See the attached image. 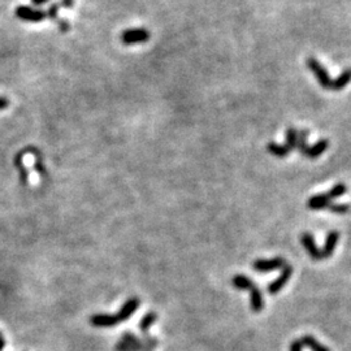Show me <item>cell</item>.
<instances>
[{"label": "cell", "mask_w": 351, "mask_h": 351, "mask_svg": "<svg viewBox=\"0 0 351 351\" xmlns=\"http://www.w3.org/2000/svg\"><path fill=\"white\" fill-rule=\"evenodd\" d=\"M346 191H347V186H346L345 184H337V185H334L333 188L330 189L329 193H328V197H329L330 199L339 198L341 195L346 194Z\"/></svg>", "instance_id": "obj_21"}, {"label": "cell", "mask_w": 351, "mask_h": 351, "mask_svg": "<svg viewBox=\"0 0 351 351\" xmlns=\"http://www.w3.org/2000/svg\"><path fill=\"white\" fill-rule=\"evenodd\" d=\"M232 284L236 289L238 290H251L252 288L255 286V282L251 281V280L246 277L243 275H236L232 280Z\"/></svg>", "instance_id": "obj_15"}, {"label": "cell", "mask_w": 351, "mask_h": 351, "mask_svg": "<svg viewBox=\"0 0 351 351\" xmlns=\"http://www.w3.org/2000/svg\"><path fill=\"white\" fill-rule=\"evenodd\" d=\"M72 3H73V0H63V2H61V6L72 7Z\"/></svg>", "instance_id": "obj_26"}, {"label": "cell", "mask_w": 351, "mask_h": 351, "mask_svg": "<svg viewBox=\"0 0 351 351\" xmlns=\"http://www.w3.org/2000/svg\"><path fill=\"white\" fill-rule=\"evenodd\" d=\"M267 150H268L270 154L275 155L277 158H285V156H288V155L290 154V150H289L286 146L279 145V143L275 142L268 143V145H267Z\"/></svg>", "instance_id": "obj_16"}, {"label": "cell", "mask_w": 351, "mask_h": 351, "mask_svg": "<svg viewBox=\"0 0 351 351\" xmlns=\"http://www.w3.org/2000/svg\"><path fill=\"white\" fill-rule=\"evenodd\" d=\"M350 82H351V69H346L343 70V72L341 73V74H339L334 81H332V86H330V89H332V90L339 91V90H342V89H345Z\"/></svg>", "instance_id": "obj_13"}, {"label": "cell", "mask_w": 351, "mask_h": 351, "mask_svg": "<svg viewBox=\"0 0 351 351\" xmlns=\"http://www.w3.org/2000/svg\"><path fill=\"white\" fill-rule=\"evenodd\" d=\"M68 22H65V21H60V29L63 31H65V30H68Z\"/></svg>", "instance_id": "obj_28"}, {"label": "cell", "mask_w": 351, "mask_h": 351, "mask_svg": "<svg viewBox=\"0 0 351 351\" xmlns=\"http://www.w3.org/2000/svg\"><path fill=\"white\" fill-rule=\"evenodd\" d=\"M251 294H250V303H251V310L254 312H260L264 309V298L261 291L259 290L256 285L251 289Z\"/></svg>", "instance_id": "obj_12"}, {"label": "cell", "mask_w": 351, "mask_h": 351, "mask_svg": "<svg viewBox=\"0 0 351 351\" xmlns=\"http://www.w3.org/2000/svg\"><path fill=\"white\" fill-rule=\"evenodd\" d=\"M300 241H302L303 247L306 248L307 252H309L310 257L314 259V260H320L321 252L318 248V246H316L315 241H314V237H312L310 233H304L302 234V237H300Z\"/></svg>", "instance_id": "obj_9"}, {"label": "cell", "mask_w": 351, "mask_h": 351, "mask_svg": "<svg viewBox=\"0 0 351 351\" xmlns=\"http://www.w3.org/2000/svg\"><path fill=\"white\" fill-rule=\"evenodd\" d=\"M286 266V261L282 257H275V259H259L252 264L254 270L257 272H270V271L279 270V268H284Z\"/></svg>", "instance_id": "obj_5"}, {"label": "cell", "mask_w": 351, "mask_h": 351, "mask_svg": "<svg viewBox=\"0 0 351 351\" xmlns=\"http://www.w3.org/2000/svg\"><path fill=\"white\" fill-rule=\"evenodd\" d=\"M15 167L17 168L18 172H20V179H21V184L26 185L27 184V170L25 168L24 163H22L21 154H18L15 159Z\"/></svg>", "instance_id": "obj_20"}, {"label": "cell", "mask_w": 351, "mask_h": 351, "mask_svg": "<svg viewBox=\"0 0 351 351\" xmlns=\"http://www.w3.org/2000/svg\"><path fill=\"white\" fill-rule=\"evenodd\" d=\"M156 319H158V315H156L155 312H147L140 323L141 332H142V333H147L150 328H151V325L156 321Z\"/></svg>", "instance_id": "obj_18"}, {"label": "cell", "mask_w": 351, "mask_h": 351, "mask_svg": "<svg viewBox=\"0 0 351 351\" xmlns=\"http://www.w3.org/2000/svg\"><path fill=\"white\" fill-rule=\"evenodd\" d=\"M300 342H302L303 347L310 348L311 351H330L329 348L327 347V346L321 345L318 339L314 338V337L310 336V334H307V336H303L302 338H300Z\"/></svg>", "instance_id": "obj_14"}, {"label": "cell", "mask_w": 351, "mask_h": 351, "mask_svg": "<svg viewBox=\"0 0 351 351\" xmlns=\"http://www.w3.org/2000/svg\"><path fill=\"white\" fill-rule=\"evenodd\" d=\"M4 346H6V341H4L3 336L0 334V351L4 350Z\"/></svg>", "instance_id": "obj_27"}, {"label": "cell", "mask_w": 351, "mask_h": 351, "mask_svg": "<svg viewBox=\"0 0 351 351\" xmlns=\"http://www.w3.org/2000/svg\"><path fill=\"white\" fill-rule=\"evenodd\" d=\"M150 39V33L145 29H130L125 30L121 35V40L124 45H137V43H145Z\"/></svg>", "instance_id": "obj_4"}, {"label": "cell", "mask_w": 351, "mask_h": 351, "mask_svg": "<svg viewBox=\"0 0 351 351\" xmlns=\"http://www.w3.org/2000/svg\"><path fill=\"white\" fill-rule=\"evenodd\" d=\"M90 323L95 328H112L117 325L118 321L116 315H106V314H95L90 318Z\"/></svg>", "instance_id": "obj_6"}, {"label": "cell", "mask_w": 351, "mask_h": 351, "mask_svg": "<svg viewBox=\"0 0 351 351\" xmlns=\"http://www.w3.org/2000/svg\"><path fill=\"white\" fill-rule=\"evenodd\" d=\"M328 208L330 209V212H333V213L345 215V213L348 212V209H350V206L348 204H330Z\"/></svg>", "instance_id": "obj_22"}, {"label": "cell", "mask_w": 351, "mask_h": 351, "mask_svg": "<svg viewBox=\"0 0 351 351\" xmlns=\"http://www.w3.org/2000/svg\"><path fill=\"white\" fill-rule=\"evenodd\" d=\"M31 2H33L34 4H38V6H39V4L46 3V2H47V0H31Z\"/></svg>", "instance_id": "obj_29"}, {"label": "cell", "mask_w": 351, "mask_h": 351, "mask_svg": "<svg viewBox=\"0 0 351 351\" xmlns=\"http://www.w3.org/2000/svg\"><path fill=\"white\" fill-rule=\"evenodd\" d=\"M140 307V299H137V298H131V299L126 300L125 302L124 306L121 307V310L116 314V316H117L118 321L120 323H122V321L125 320H129V319L131 318V315H133L134 312H136V310Z\"/></svg>", "instance_id": "obj_8"}, {"label": "cell", "mask_w": 351, "mask_h": 351, "mask_svg": "<svg viewBox=\"0 0 351 351\" xmlns=\"http://www.w3.org/2000/svg\"><path fill=\"white\" fill-rule=\"evenodd\" d=\"M307 137H309V130L298 131V146L297 150L304 156L307 149H309V143H307Z\"/></svg>", "instance_id": "obj_19"}, {"label": "cell", "mask_w": 351, "mask_h": 351, "mask_svg": "<svg viewBox=\"0 0 351 351\" xmlns=\"http://www.w3.org/2000/svg\"><path fill=\"white\" fill-rule=\"evenodd\" d=\"M303 345L302 342H300V339H295V341H293L290 345V351H302Z\"/></svg>", "instance_id": "obj_24"}, {"label": "cell", "mask_w": 351, "mask_h": 351, "mask_svg": "<svg viewBox=\"0 0 351 351\" xmlns=\"http://www.w3.org/2000/svg\"><path fill=\"white\" fill-rule=\"evenodd\" d=\"M291 273H293V267H291L290 264H286V266L282 268L281 275H280L275 281L268 284V288H267L268 293H270L271 295H275V294L279 293V291L284 288L285 285H286V282L290 280Z\"/></svg>", "instance_id": "obj_3"}, {"label": "cell", "mask_w": 351, "mask_h": 351, "mask_svg": "<svg viewBox=\"0 0 351 351\" xmlns=\"http://www.w3.org/2000/svg\"><path fill=\"white\" fill-rule=\"evenodd\" d=\"M338 239H339V233L337 230H332L329 232L327 236V239H325L324 247L321 250V259H327V257L332 256L336 250L337 245H338Z\"/></svg>", "instance_id": "obj_7"}, {"label": "cell", "mask_w": 351, "mask_h": 351, "mask_svg": "<svg viewBox=\"0 0 351 351\" xmlns=\"http://www.w3.org/2000/svg\"><path fill=\"white\" fill-rule=\"evenodd\" d=\"M8 104H9V100L7 99V98L0 97V111H3V109H6L7 107H8Z\"/></svg>", "instance_id": "obj_25"}, {"label": "cell", "mask_w": 351, "mask_h": 351, "mask_svg": "<svg viewBox=\"0 0 351 351\" xmlns=\"http://www.w3.org/2000/svg\"><path fill=\"white\" fill-rule=\"evenodd\" d=\"M328 146H329V142H328V140L323 138V140L318 141V142H316L314 146H309V149H307L304 156H307L309 159L319 158V156H320L323 152L327 151Z\"/></svg>", "instance_id": "obj_11"}, {"label": "cell", "mask_w": 351, "mask_h": 351, "mask_svg": "<svg viewBox=\"0 0 351 351\" xmlns=\"http://www.w3.org/2000/svg\"><path fill=\"white\" fill-rule=\"evenodd\" d=\"M307 67H309V69L314 73V76L316 77L319 85H320L321 87L327 89V90L330 89V86H332V79H330L329 77V73L327 72V69H325L315 58L307 59Z\"/></svg>", "instance_id": "obj_1"}, {"label": "cell", "mask_w": 351, "mask_h": 351, "mask_svg": "<svg viewBox=\"0 0 351 351\" xmlns=\"http://www.w3.org/2000/svg\"><path fill=\"white\" fill-rule=\"evenodd\" d=\"M16 16H17L20 20L30 22H40L47 17L46 12L39 11V9H34L29 6L17 7V8H16Z\"/></svg>", "instance_id": "obj_2"}, {"label": "cell", "mask_w": 351, "mask_h": 351, "mask_svg": "<svg viewBox=\"0 0 351 351\" xmlns=\"http://www.w3.org/2000/svg\"><path fill=\"white\" fill-rule=\"evenodd\" d=\"M330 198L328 197V194H319V195H314L307 202V207L314 211H319V209L328 208L330 206Z\"/></svg>", "instance_id": "obj_10"}, {"label": "cell", "mask_w": 351, "mask_h": 351, "mask_svg": "<svg viewBox=\"0 0 351 351\" xmlns=\"http://www.w3.org/2000/svg\"><path fill=\"white\" fill-rule=\"evenodd\" d=\"M59 4H52L51 7L49 8V11L46 12V15H47V17L51 18V20H55V18L58 17V9H59Z\"/></svg>", "instance_id": "obj_23"}, {"label": "cell", "mask_w": 351, "mask_h": 351, "mask_svg": "<svg viewBox=\"0 0 351 351\" xmlns=\"http://www.w3.org/2000/svg\"><path fill=\"white\" fill-rule=\"evenodd\" d=\"M285 146H286L290 151L297 150L298 130L295 127H289L288 130H286V143H285Z\"/></svg>", "instance_id": "obj_17"}]
</instances>
